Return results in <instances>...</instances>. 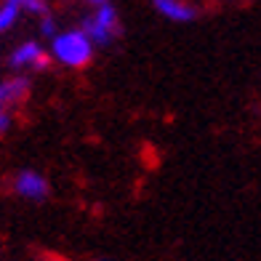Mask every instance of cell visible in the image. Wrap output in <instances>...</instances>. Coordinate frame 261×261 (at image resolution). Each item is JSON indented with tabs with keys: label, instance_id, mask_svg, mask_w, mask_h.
I'll return each instance as SVG.
<instances>
[{
	"label": "cell",
	"instance_id": "cell-9",
	"mask_svg": "<svg viewBox=\"0 0 261 261\" xmlns=\"http://www.w3.org/2000/svg\"><path fill=\"white\" fill-rule=\"evenodd\" d=\"M16 3L24 8V14H32V16H43L48 8V0H16Z\"/></svg>",
	"mask_w": 261,
	"mask_h": 261
},
{
	"label": "cell",
	"instance_id": "cell-3",
	"mask_svg": "<svg viewBox=\"0 0 261 261\" xmlns=\"http://www.w3.org/2000/svg\"><path fill=\"white\" fill-rule=\"evenodd\" d=\"M51 64V54L38 40H21L14 51L8 54V67L14 72H38Z\"/></svg>",
	"mask_w": 261,
	"mask_h": 261
},
{
	"label": "cell",
	"instance_id": "cell-5",
	"mask_svg": "<svg viewBox=\"0 0 261 261\" xmlns=\"http://www.w3.org/2000/svg\"><path fill=\"white\" fill-rule=\"evenodd\" d=\"M32 91V83L24 72H14L0 80V107H6V110H14V107L24 104L27 96Z\"/></svg>",
	"mask_w": 261,
	"mask_h": 261
},
{
	"label": "cell",
	"instance_id": "cell-8",
	"mask_svg": "<svg viewBox=\"0 0 261 261\" xmlns=\"http://www.w3.org/2000/svg\"><path fill=\"white\" fill-rule=\"evenodd\" d=\"M38 27H40V35H43V38H48V40L59 32V24H56V19H54L51 11H45L43 16H38Z\"/></svg>",
	"mask_w": 261,
	"mask_h": 261
},
{
	"label": "cell",
	"instance_id": "cell-6",
	"mask_svg": "<svg viewBox=\"0 0 261 261\" xmlns=\"http://www.w3.org/2000/svg\"><path fill=\"white\" fill-rule=\"evenodd\" d=\"M152 6H155V11L163 19L176 21V24H187V21L197 19L195 6L187 3V0H152Z\"/></svg>",
	"mask_w": 261,
	"mask_h": 261
},
{
	"label": "cell",
	"instance_id": "cell-10",
	"mask_svg": "<svg viewBox=\"0 0 261 261\" xmlns=\"http://www.w3.org/2000/svg\"><path fill=\"white\" fill-rule=\"evenodd\" d=\"M11 125H14V115H11V110H6V107H0V134H8Z\"/></svg>",
	"mask_w": 261,
	"mask_h": 261
},
{
	"label": "cell",
	"instance_id": "cell-2",
	"mask_svg": "<svg viewBox=\"0 0 261 261\" xmlns=\"http://www.w3.org/2000/svg\"><path fill=\"white\" fill-rule=\"evenodd\" d=\"M80 27L86 30V35L93 40V45L104 48V45H110L120 38V14H117V8L112 3L93 6V11L83 19Z\"/></svg>",
	"mask_w": 261,
	"mask_h": 261
},
{
	"label": "cell",
	"instance_id": "cell-11",
	"mask_svg": "<svg viewBox=\"0 0 261 261\" xmlns=\"http://www.w3.org/2000/svg\"><path fill=\"white\" fill-rule=\"evenodd\" d=\"M88 6H104V3H110V0H86Z\"/></svg>",
	"mask_w": 261,
	"mask_h": 261
},
{
	"label": "cell",
	"instance_id": "cell-4",
	"mask_svg": "<svg viewBox=\"0 0 261 261\" xmlns=\"http://www.w3.org/2000/svg\"><path fill=\"white\" fill-rule=\"evenodd\" d=\"M11 189H14L16 197L27 200V203H43V200H48V195H51L48 179H45L40 171H32V168H24V171L14 173Z\"/></svg>",
	"mask_w": 261,
	"mask_h": 261
},
{
	"label": "cell",
	"instance_id": "cell-1",
	"mask_svg": "<svg viewBox=\"0 0 261 261\" xmlns=\"http://www.w3.org/2000/svg\"><path fill=\"white\" fill-rule=\"evenodd\" d=\"M93 40L86 35L83 27L75 30H59L48 40V54L51 62L62 64L67 69H83L93 62Z\"/></svg>",
	"mask_w": 261,
	"mask_h": 261
},
{
	"label": "cell",
	"instance_id": "cell-7",
	"mask_svg": "<svg viewBox=\"0 0 261 261\" xmlns=\"http://www.w3.org/2000/svg\"><path fill=\"white\" fill-rule=\"evenodd\" d=\"M21 16H24V8H21L16 0H3V3H0V35L14 30Z\"/></svg>",
	"mask_w": 261,
	"mask_h": 261
}]
</instances>
